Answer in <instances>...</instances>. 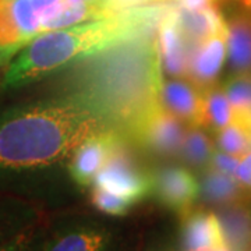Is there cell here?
<instances>
[{
	"mask_svg": "<svg viewBox=\"0 0 251 251\" xmlns=\"http://www.w3.org/2000/svg\"><path fill=\"white\" fill-rule=\"evenodd\" d=\"M106 128L95 109L67 92L0 106V193L44 211L59 204L60 171L73 151Z\"/></svg>",
	"mask_w": 251,
	"mask_h": 251,
	"instance_id": "cell-1",
	"label": "cell"
},
{
	"mask_svg": "<svg viewBox=\"0 0 251 251\" xmlns=\"http://www.w3.org/2000/svg\"><path fill=\"white\" fill-rule=\"evenodd\" d=\"M67 70V94L95 109L125 140L138 143L147 122L162 105L158 36L126 39L82 57Z\"/></svg>",
	"mask_w": 251,
	"mask_h": 251,
	"instance_id": "cell-2",
	"label": "cell"
},
{
	"mask_svg": "<svg viewBox=\"0 0 251 251\" xmlns=\"http://www.w3.org/2000/svg\"><path fill=\"white\" fill-rule=\"evenodd\" d=\"M169 4L126 10L31 39L4 66L0 90L27 87L100 49L140 35L156 34Z\"/></svg>",
	"mask_w": 251,
	"mask_h": 251,
	"instance_id": "cell-3",
	"label": "cell"
},
{
	"mask_svg": "<svg viewBox=\"0 0 251 251\" xmlns=\"http://www.w3.org/2000/svg\"><path fill=\"white\" fill-rule=\"evenodd\" d=\"M42 251H125L120 230L87 212L45 215Z\"/></svg>",
	"mask_w": 251,
	"mask_h": 251,
	"instance_id": "cell-4",
	"label": "cell"
},
{
	"mask_svg": "<svg viewBox=\"0 0 251 251\" xmlns=\"http://www.w3.org/2000/svg\"><path fill=\"white\" fill-rule=\"evenodd\" d=\"M92 187L102 188L137 204L153 193V176L140 168L127 152L126 144L122 143L95 176Z\"/></svg>",
	"mask_w": 251,
	"mask_h": 251,
	"instance_id": "cell-5",
	"label": "cell"
},
{
	"mask_svg": "<svg viewBox=\"0 0 251 251\" xmlns=\"http://www.w3.org/2000/svg\"><path fill=\"white\" fill-rule=\"evenodd\" d=\"M122 143H125V138L113 128L102 130L82 141L67 161L72 181L81 188L92 186L98 172Z\"/></svg>",
	"mask_w": 251,
	"mask_h": 251,
	"instance_id": "cell-6",
	"label": "cell"
},
{
	"mask_svg": "<svg viewBox=\"0 0 251 251\" xmlns=\"http://www.w3.org/2000/svg\"><path fill=\"white\" fill-rule=\"evenodd\" d=\"M201 186L194 173L181 166H166L153 175V194L162 205L184 216L194 209Z\"/></svg>",
	"mask_w": 251,
	"mask_h": 251,
	"instance_id": "cell-7",
	"label": "cell"
},
{
	"mask_svg": "<svg viewBox=\"0 0 251 251\" xmlns=\"http://www.w3.org/2000/svg\"><path fill=\"white\" fill-rule=\"evenodd\" d=\"M156 34L162 70L177 78L187 75L190 59L197 46L191 44L180 31L172 14L171 4L162 17Z\"/></svg>",
	"mask_w": 251,
	"mask_h": 251,
	"instance_id": "cell-8",
	"label": "cell"
},
{
	"mask_svg": "<svg viewBox=\"0 0 251 251\" xmlns=\"http://www.w3.org/2000/svg\"><path fill=\"white\" fill-rule=\"evenodd\" d=\"M161 102L172 115L191 127H204V91L191 81H162Z\"/></svg>",
	"mask_w": 251,
	"mask_h": 251,
	"instance_id": "cell-9",
	"label": "cell"
},
{
	"mask_svg": "<svg viewBox=\"0 0 251 251\" xmlns=\"http://www.w3.org/2000/svg\"><path fill=\"white\" fill-rule=\"evenodd\" d=\"M184 138L186 130L183 122L161 105L147 122L138 144H143L159 155L172 156L181 152Z\"/></svg>",
	"mask_w": 251,
	"mask_h": 251,
	"instance_id": "cell-10",
	"label": "cell"
},
{
	"mask_svg": "<svg viewBox=\"0 0 251 251\" xmlns=\"http://www.w3.org/2000/svg\"><path fill=\"white\" fill-rule=\"evenodd\" d=\"M234 7L227 16L226 46L229 67L233 74H251V9L234 1Z\"/></svg>",
	"mask_w": 251,
	"mask_h": 251,
	"instance_id": "cell-11",
	"label": "cell"
},
{
	"mask_svg": "<svg viewBox=\"0 0 251 251\" xmlns=\"http://www.w3.org/2000/svg\"><path fill=\"white\" fill-rule=\"evenodd\" d=\"M181 243L184 251H214L226 247L218 215L211 211H190L183 216Z\"/></svg>",
	"mask_w": 251,
	"mask_h": 251,
	"instance_id": "cell-12",
	"label": "cell"
},
{
	"mask_svg": "<svg viewBox=\"0 0 251 251\" xmlns=\"http://www.w3.org/2000/svg\"><path fill=\"white\" fill-rule=\"evenodd\" d=\"M226 32L208 38L196 48L188 64V78L198 88L205 90L215 84L226 57Z\"/></svg>",
	"mask_w": 251,
	"mask_h": 251,
	"instance_id": "cell-13",
	"label": "cell"
},
{
	"mask_svg": "<svg viewBox=\"0 0 251 251\" xmlns=\"http://www.w3.org/2000/svg\"><path fill=\"white\" fill-rule=\"evenodd\" d=\"M172 14L180 31L196 46L211 36L227 31L224 13L218 9V6L201 10L179 9L172 6Z\"/></svg>",
	"mask_w": 251,
	"mask_h": 251,
	"instance_id": "cell-14",
	"label": "cell"
},
{
	"mask_svg": "<svg viewBox=\"0 0 251 251\" xmlns=\"http://www.w3.org/2000/svg\"><path fill=\"white\" fill-rule=\"evenodd\" d=\"M45 211L27 200L0 193V246L38 224Z\"/></svg>",
	"mask_w": 251,
	"mask_h": 251,
	"instance_id": "cell-15",
	"label": "cell"
},
{
	"mask_svg": "<svg viewBox=\"0 0 251 251\" xmlns=\"http://www.w3.org/2000/svg\"><path fill=\"white\" fill-rule=\"evenodd\" d=\"M221 206L218 219L226 247L230 251H251V206L243 200Z\"/></svg>",
	"mask_w": 251,
	"mask_h": 251,
	"instance_id": "cell-16",
	"label": "cell"
},
{
	"mask_svg": "<svg viewBox=\"0 0 251 251\" xmlns=\"http://www.w3.org/2000/svg\"><path fill=\"white\" fill-rule=\"evenodd\" d=\"M201 193L208 202L216 205H226L244 198L247 188H244L234 176L226 175L215 168L208 169L202 179Z\"/></svg>",
	"mask_w": 251,
	"mask_h": 251,
	"instance_id": "cell-17",
	"label": "cell"
},
{
	"mask_svg": "<svg viewBox=\"0 0 251 251\" xmlns=\"http://www.w3.org/2000/svg\"><path fill=\"white\" fill-rule=\"evenodd\" d=\"M204 91V127L219 131L230 123L232 106L224 88L211 85Z\"/></svg>",
	"mask_w": 251,
	"mask_h": 251,
	"instance_id": "cell-18",
	"label": "cell"
},
{
	"mask_svg": "<svg viewBox=\"0 0 251 251\" xmlns=\"http://www.w3.org/2000/svg\"><path fill=\"white\" fill-rule=\"evenodd\" d=\"M181 152L188 163L197 168H204L211 163L214 147L201 127H193L186 133Z\"/></svg>",
	"mask_w": 251,
	"mask_h": 251,
	"instance_id": "cell-19",
	"label": "cell"
},
{
	"mask_svg": "<svg viewBox=\"0 0 251 251\" xmlns=\"http://www.w3.org/2000/svg\"><path fill=\"white\" fill-rule=\"evenodd\" d=\"M232 110L251 112V74H233L224 84Z\"/></svg>",
	"mask_w": 251,
	"mask_h": 251,
	"instance_id": "cell-20",
	"label": "cell"
},
{
	"mask_svg": "<svg viewBox=\"0 0 251 251\" xmlns=\"http://www.w3.org/2000/svg\"><path fill=\"white\" fill-rule=\"evenodd\" d=\"M91 202L99 212L110 216H125L130 212L134 202L125 197L108 193L98 187H92Z\"/></svg>",
	"mask_w": 251,
	"mask_h": 251,
	"instance_id": "cell-21",
	"label": "cell"
},
{
	"mask_svg": "<svg viewBox=\"0 0 251 251\" xmlns=\"http://www.w3.org/2000/svg\"><path fill=\"white\" fill-rule=\"evenodd\" d=\"M44 219L0 246V251H42Z\"/></svg>",
	"mask_w": 251,
	"mask_h": 251,
	"instance_id": "cell-22",
	"label": "cell"
},
{
	"mask_svg": "<svg viewBox=\"0 0 251 251\" xmlns=\"http://www.w3.org/2000/svg\"><path fill=\"white\" fill-rule=\"evenodd\" d=\"M171 0H99V4L106 16L122 13L126 10L153 6V4H166Z\"/></svg>",
	"mask_w": 251,
	"mask_h": 251,
	"instance_id": "cell-23",
	"label": "cell"
},
{
	"mask_svg": "<svg viewBox=\"0 0 251 251\" xmlns=\"http://www.w3.org/2000/svg\"><path fill=\"white\" fill-rule=\"evenodd\" d=\"M239 158L229 155V153L222 152V151H214L212 158H211V165L212 168H215L218 171L224 172L226 175L234 176L237 166H239Z\"/></svg>",
	"mask_w": 251,
	"mask_h": 251,
	"instance_id": "cell-24",
	"label": "cell"
},
{
	"mask_svg": "<svg viewBox=\"0 0 251 251\" xmlns=\"http://www.w3.org/2000/svg\"><path fill=\"white\" fill-rule=\"evenodd\" d=\"M234 177L239 180L243 187L251 190V151L242 156V161L239 162Z\"/></svg>",
	"mask_w": 251,
	"mask_h": 251,
	"instance_id": "cell-25",
	"label": "cell"
},
{
	"mask_svg": "<svg viewBox=\"0 0 251 251\" xmlns=\"http://www.w3.org/2000/svg\"><path fill=\"white\" fill-rule=\"evenodd\" d=\"M66 1H70V3H92V1H98L99 0H66Z\"/></svg>",
	"mask_w": 251,
	"mask_h": 251,
	"instance_id": "cell-26",
	"label": "cell"
},
{
	"mask_svg": "<svg viewBox=\"0 0 251 251\" xmlns=\"http://www.w3.org/2000/svg\"><path fill=\"white\" fill-rule=\"evenodd\" d=\"M4 66H6V62L1 59V56H0V77H1V73L4 70Z\"/></svg>",
	"mask_w": 251,
	"mask_h": 251,
	"instance_id": "cell-27",
	"label": "cell"
},
{
	"mask_svg": "<svg viewBox=\"0 0 251 251\" xmlns=\"http://www.w3.org/2000/svg\"><path fill=\"white\" fill-rule=\"evenodd\" d=\"M239 3H242L243 6H246V7H250L251 9V0H242V1H239Z\"/></svg>",
	"mask_w": 251,
	"mask_h": 251,
	"instance_id": "cell-28",
	"label": "cell"
},
{
	"mask_svg": "<svg viewBox=\"0 0 251 251\" xmlns=\"http://www.w3.org/2000/svg\"><path fill=\"white\" fill-rule=\"evenodd\" d=\"M222 1H242V0H222Z\"/></svg>",
	"mask_w": 251,
	"mask_h": 251,
	"instance_id": "cell-29",
	"label": "cell"
}]
</instances>
